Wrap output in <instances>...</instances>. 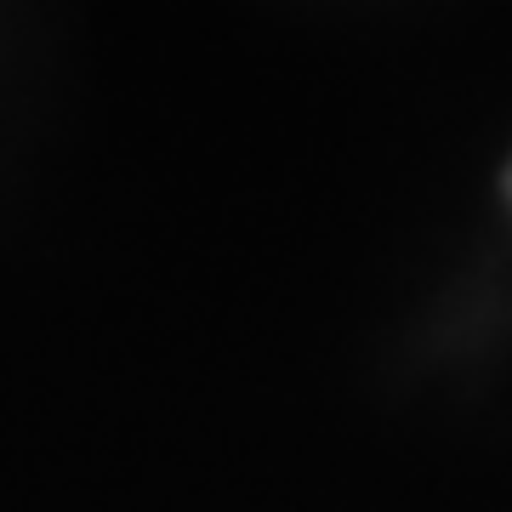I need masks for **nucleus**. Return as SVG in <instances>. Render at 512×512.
Here are the masks:
<instances>
[]
</instances>
